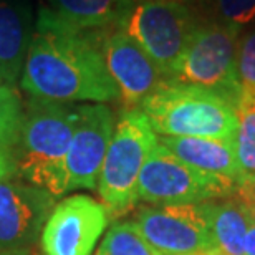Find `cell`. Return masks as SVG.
Returning a JSON list of instances; mask_svg holds the SVG:
<instances>
[{"mask_svg": "<svg viewBox=\"0 0 255 255\" xmlns=\"http://www.w3.org/2000/svg\"><path fill=\"white\" fill-rule=\"evenodd\" d=\"M110 33L76 32L42 8L22 71L23 90L33 98L63 103L116 100L118 88L103 57V42Z\"/></svg>", "mask_w": 255, "mask_h": 255, "instance_id": "1", "label": "cell"}, {"mask_svg": "<svg viewBox=\"0 0 255 255\" xmlns=\"http://www.w3.org/2000/svg\"><path fill=\"white\" fill-rule=\"evenodd\" d=\"M78 106L45 98L28 101L17 142L10 151L13 171L53 197L68 192L66 157Z\"/></svg>", "mask_w": 255, "mask_h": 255, "instance_id": "2", "label": "cell"}, {"mask_svg": "<svg viewBox=\"0 0 255 255\" xmlns=\"http://www.w3.org/2000/svg\"><path fill=\"white\" fill-rule=\"evenodd\" d=\"M139 110L154 132L174 137L234 141L237 113L227 98L201 86L167 81L142 101Z\"/></svg>", "mask_w": 255, "mask_h": 255, "instance_id": "3", "label": "cell"}, {"mask_svg": "<svg viewBox=\"0 0 255 255\" xmlns=\"http://www.w3.org/2000/svg\"><path fill=\"white\" fill-rule=\"evenodd\" d=\"M157 142L159 139L141 110L121 115L96 184L108 216H123L139 201L137 181L141 169Z\"/></svg>", "mask_w": 255, "mask_h": 255, "instance_id": "4", "label": "cell"}, {"mask_svg": "<svg viewBox=\"0 0 255 255\" xmlns=\"http://www.w3.org/2000/svg\"><path fill=\"white\" fill-rule=\"evenodd\" d=\"M201 20L181 0H137L125 30L169 81H176L194 30Z\"/></svg>", "mask_w": 255, "mask_h": 255, "instance_id": "5", "label": "cell"}, {"mask_svg": "<svg viewBox=\"0 0 255 255\" xmlns=\"http://www.w3.org/2000/svg\"><path fill=\"white\" fill-rule=\"evenodd\" d=\"M241 27L226 22H199L194 30L176 81L216 91L237 106L241 85L237 80V43Z\"/></svg>", "mask_w": 255, "mask_h": 255, "instance_id": "6", "label": "cell"}, {"mask_svg": "<svg viewBox=\"0 0 255 255\" xmlns=\"http://www.w3.org/2000/svg\"><path fill=\"white\" fill-rule=\"evenodd\" d=\"M237 184L194 169L161 142L152 149L137 181V199L154 206L201 204L236 196Z\"/></svg>", "mask_w": 255, "mask_h": 255, "instance_id": "7", "label": "cell"}, {"mask_svg": "<svg viewBox=\"0 0 255 255\" xmlns=\"http://www.w3.org/2000/svg\"><path fill=\"white\" fill-rule=\"evenodd\" d=\"M134 222L161 255H196L216 249L201 204L142 207Z\"/></svg>", "mask_w": 255, "mask_h": 255, "instance_id": "8", "label": "cell"}, {"mask_svg": "<svg viewBox=\"0 0 255 255\" xmlns=\"http://www.w3.org/2000/svg\"><path fill=\"white\" fill-rule=\"evenodd\" d=\"M105 206L85 194L66 197L53 207L43 226V255H93L108 226Z\"/></svg>", "mask_w": 255, "mask_h": 255, "instance_id": "9", "label": "cell"}, {"mask_svg": "<svg viewBox=\"0 0 255 255\" xmlns=\"http://www.w3.org/2000/svg\"><path fill=\"white\" fill-rule=\"evenodd\" d=\"M55 197L18 179L0 181V252L32 249L55 207Z\"/></svg>", "mask_w": 255, "mask_h": 255, "instance_id": "10", "label": "cell"}, {"mask_svg": "<svg viewBox=\"0 0 255 255\" xmlns=\"http://www.w3.org/2000/svg\"><path fill=\"white\" fill-rule=\"evenodd\" d=\"M113 132L115 118L108 106L101 103L78 106L73 139L66 157L68 191L95 189Z\"/></svg>", "mask_w": 255, "mask_h": 255, "instance_id": "11", "label": "cell"}, {"mask_svg": "<svg viewBox=\"0 0 255 255\" xmlns=\"http://www.w3.org/2000/svg\"><path fill=\"white\" fill-rule=\"evenodd\" d=\"M103 57L126 111L139 110L147 96L169 81L125 28L105 38Z\"/></svg>", "mask_w": 255, "mask_h": 255, "instance_id": "12", "label": "cell"}, {"mask_svg": "<svg viewBox=\"0 0 255 255\" xmlns=\"http://www.w3.org/2000/svg\"><path fill=\"white\" fill-rule=\"evenodd\" d=\"M159 142L182 162L204 174L231 181L237 186L246 177L237 159L234 141L161 136Z\"/></svg>", "mask_w": 255, "mask_h": 255, "instance_id": "13", "label": "cell"}, {"mask_svg": "<svg viewBox=\"0 0 255 255\" xmlns=\"http://www.w3.org/2000/svg\"><path fill=\"white\" fill-rule=\"evenodd\" d=\"M134 0H48L43 10L55 22L88 33L125 28Z\"/></svg>", "mask_w": 255, "mask_h": 255, "instance_id": "14", "label": "cell"}, {"mask_svg": "<svg viewBox=\"0 0 255 255\" xmlns=\"http://www.w3.org/2000/svg\"><path fill=\"white\" fill-rule=\"evenodd\" d=\"M214 251L222 255H244V241L254 224L247 206L237 196L201 202Z\"/></svg>", "mask_w": 255, "mask_h": 255, "instance_id": "15", "label": "cell"}, {"mask_svg": "<svg viewBox=\"0 0 255 255\" xmlns=\"http://www.w3.org/2000/svg\"><path fill=\"white\" fill-rule=\"evenodd\" d=\"M27 42V15L0 0V78L7 83H15L23 71Z\"/></svg>", "mask_w": 255, "mask_h": 255, "instance_id": "16", "label": "cell"}, {"mask_svg": "<svg viewBox=\"0 0 255 255\" xmlns=\"http://www.w3.org/2000/svg\"><path fill=\"white\" fill-rule=\"evenodd\" d=\"M93 255H161L142 237L134 221L113 224Z\"/></svg>", "mask_w": 255, "mask_h": 255, "instance_id": "17", "label": "cell"}, {"mask_svg": "<svg viewBox=\"0 0 255 255\" xmlns=\"http://www.w3.org/2000/svg\"><path fill=\"white\" fill-rule=\"evenodd\" d=\"M237 131L234 137L237 159L244 174H255V98L241 96L236 106Z\"/></svg>", "mask_w": 255, "mask_h": 255, "instance_id": "18", "label": "cell"}, {"mask_svg": "<svg viewBox=\"0 0 255 255\" xmlns=\"http://www.w3.org/2000/svg\"><path fill=\"white\" fill-rule=\"evenodd\" d=\"M23 120L20 98L10 86L0 85V149L10 154Z\"/></svg>", "mask_w": 255, "mask_h": 255, "instance_id": "19", "label": "cell"}, {"mask_svg": "<svg viewBox=\"0 0 255 255\" xmlns=\"http://www.w3.org/2000/svg\"><path fill=\"white\" fill-rule=\"evenodd\" d=\"M237 80L241 96L255 98V28L242 33L237 43Z\"/></svg>", "mask_w": 255, "mask_h": 255, "instance_id": "20", "label": "cell"}, {"mask_svg": "<svg viewBox=\"0 0 255 255\" xmlns=\"http://www.w3.org/2000/svg\"><path fill=\"white\" fill-rule=\"evenodd\" d=\"M219 15L226 23L244 27L255 20V0H217Z\"/></svg>", "mask_w": 255, "mask_h": 255, "instance_id": "21", "label": "cell"}, {"mask_svg": "<svg viewBox=\"0 0 255 255\" xmlns=\"http://www.w3.org/2000/svg\"><path fill=\"white\" fill-rule=\"evenodd\" d=\"M236 196L242 202H252L255 201V174L244 177L241 184L237 186Z\"/></svg>", "mask_w": 255, "mask_h": 255, "instance_id": "22", "label": "cell"}, {"mask_svg": "<svg viewBox=\"0 0 255 255\" xmlns=\"http://www.w3.org/2000/svg\"><path fill=\"white\" fill-rule=\"evenodd\" d=\"M13 172V162L10 159V154L7 151L0 149V181L8 177Z\"/></svg>", "mask_w": 255, "mask_h": 255, "instance_id": "23", "label": "cell"}, {"mask_svg": "<svg viewBox=\"0 0 255 255\" xmlns=\"http://www.w3.org/2000/svg\"><path fill=\"white\" fill-rule=\"evenodd\" d=\"M244 254L246 255H255V222L249 229L246 241H244Z\"/></svg>", "mask_w": 255, "mask_h": 255, "instance_id": "24", "label": "cell"}, {"mask_svg": "<svg viewBox=\"0 0 255 255\" xmlns=\"http://www.w3.org/2000/svg\"><path fill=\"white\" fill-rule=\"evenodd\" d=\"M0 255H35L32 249H17V251H3Z\"/></svg>", "mask_w": 255, "mask_h": 255, "instance_id": "25", "label": "cell"}, {"mask_svg": "<svg viewBox=\"0 0 255 255\" xmlns=\"http://www.w3.org/2000/svg\"><path fill=\"white\" fill-rule=\"evenodd\" d=\"M247 206V209H249V212H251V217H252V221L255 222V201H252V202H244Z\"/></svg>", "mask_w": 255, "mask_h": 255, "instance_id": "26", "label": "cell"}, {"mask_svg": "<svg viewBox=\"0 0 255 255\" xmlns=\"http://www.w3.org/2000/svg\"><path fill=\"white\" fill-rule=\"evenodd\" d=\"M196 255H217V254H216V251H206V252H199Z\"/></svg>", "mask_w": 255, "mask_h": 255, "instance_id": "27", "label": "cell"}, {"mask_svg": "<svg viewBox=\"0 0 255 255\" xmlns=\"http://www.w3.org/2000/svg\"><path fill=\"white\" fill-rule=\"evenodd\" d=\"M216 254H217V255H222V254H219V252H217V251H216ZM244 255H246V254H244Z\"/></svg>", "mask_w": 255, "mask_h": 255, "instance_id": "28", "label": "cell"}, {"mask_svg": "<svg viewBox=\"0 0 255 255\" xmlns=\"http://www.w3.org/2000/svg\"><path fill=\"white\" fill-rule=\"evenodd\" d=\"M0 80H2V78H0Z\"/></svg>", "mask_w": 255, "mask_h": 255, "instance_id": "29", "label": "cell"}]
</instances>
